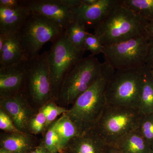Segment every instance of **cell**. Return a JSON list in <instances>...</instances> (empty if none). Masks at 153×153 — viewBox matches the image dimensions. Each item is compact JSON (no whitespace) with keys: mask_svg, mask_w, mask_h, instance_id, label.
Returning a JSON list of instances; mask_svg holds the SVG:
<instances>
[{"mask_svg":"<svg viewBox=\"0 0 153 153\" xmlns=\"http://www.w3.org/2000/svg\"><path fill=\"white\" fill-rule=\"evenodd\" d=\"M115 70L106 62L100 76L76 98L65 113L77 126L81 134L93 128L101 117L107 105V87Z\"/></svg>","mask_w":153,"mask_h":153,"instance_id":"6da1fadb","label":"cell"},{"mask_svg":"<svg viewBox=\"0 0 153 153\" xmlns=\"http://www.w3.org/2000/svg\"><path fill=\"white\" fill-rule=\"evenodd\" d=\"M148 22L126 7L120 0L94 29V34L104 46L145 36Z\"/></svg>","mask_w":153,"mask_h":153,"instance_id":"7a4b0ae2","label":"cell"},{"mask_svg":"<svg viewBox=\"0 0 153 153\" xmlns=\"http://www.w3.org/2000/svg\"><path fill=\"white\" fill-rule=\"evenodd\" d=\"M144 66L115 70L106 88L107 104L138 110Z\"/></svg>","mask_w":153,"mask_h":153,"instance_id":"3957f363","label":"cell"},{"mask_svg":"<svg viewBox=\"0 0 153 153\" xmlns=\"http://www.w3.org/2000/svg\"><path fill=\"white\" fill-rule=\"evenodd\" d=\"M105 62L100 63L94 55L83 58L74 65L63 79L58 97L67 105L87 90L102 73Z\"/></svg>","mask_w":153,"mask_h":153,"instance_id":"277c9868","label":"cell"},{"mask_svg":"<svg viewBox=\"0 0 153 153\" xmlns=\"http://www.w3.org/2000/svg\"><path fill=\"white\" fill-rule=\"evenodd\" d=\"M142 115L138 109L107 104L93 128L108 146H112L124 135L137 129Z\"/></svg>","mask_w":153,"mask_h":153,"instance_id":"5b68a950","label":"cell"},{"mask_svg":"<svg viewBox=\"0 0 153 153\" xmlns=\"http://www.w3.org/2000/svg\"><path fill=\"white\" fill-rule=\"evenodd\" d=\"M63 33L54 22L31 11L17 35L25 57L30 60L39 55L44 44L54 42Z\"/></svg>","mask_w":153,"mask_h":153,"instance_id":"8992f818","label":"cell"},{"mask_svg":"<svg viewBox=\"0 0 153 153\" xmlns=\"http://www.w3.org/2000/svg\"><path fill=\"white\" fill-rule=\"evenodd\" d=\"M84 51L74 47L65 32L52 42L47 60L52 93L58 96L63 79L71 68L83 58Z\"/></svg>","mask_w":153,"mask_h":153,"instance_id":"52a82bcc","label":"cell"},{"mask_svg":"<svg viewBox=\"0 0 153 153\" xmlns=\"http://www.w3.org/2000/svg\"><path fill=\"white\" fill-rule=\"evenodd\" d=\"M149 40L146 36L104 46L105 62L117 69L143 67L146 65Z\"/></svg>","mask_w":153,"mask_h":153,"instance_id":"ba28073f","label":"cell"},{"mask_svg":"<svg viewBox=\"0 0 153 153\" xmlns=\"http://www.w3.org/2000/svg\"><path fill=\"white\" fill-rule=\"evenodd\" d=\"M47 52L28 60L24 92L38 104L47 103L54 97L50 82Z\"/></svg>","mask_w":153,"mask_h":153,"instance_id":"9c48e42d","label":"cell"},{"mask_svg":"<svg viewBox=\"0 0 153 153\" xmlns=\"http://www.w3.org/2000/svg\"><path fill=\"white\" fill-rule=\"evenodd\" d=\"M25 3L32 12L54 22L63 32L75 21L71 8L60 0H25Z\"/></svg>","mask_w":153,"mask_h":153,"instance_id":"30bf717a","label":"cell"},{"mask_svg":"<svg viewBox=\"0 0 153 153\" xmlns=\"http://www.w3.org/2000/svg\"><path fill=\"white\" fill-rule=\"evenodd\" d=\"M28 64L25 59L12 65L0 66L1 98L24 92Z\"/></svg>","mask_w":153,"mask_h":153,"instance_id":"8fae6325","label":"cell"},{"mask_svg":"<svg viewBox=\"0 0 153 153\" xmlns=\"http://www.w3.org/2000/svg\"><path fill=\"white\" fill-rule=\"evenodd\" d=\"M0 107L10 117L20 131L26 133L34 112L24 92L6 98H1Z\"/></svg>","mask_w":153,"mask_h":153,"instance_id":"7c38bea8","label":"cell"},{"mask_svg":"<svg viewBox=\"0 0 153 153\" xmlns=\"http://www.w3.org/2000/svg\"><path fill=\"white\" fill-rule=\"evenodd\" d=\"M120 0H99L93 5L81 4L71 8L75 20L86 29L96 27L110 11L119 2Z\"/></svg>","mask_w":153,"mask_h":153,"instance_id":"4fadbf2b","label":"cell"},{"mask_svg":"<svg viewBox=\"0 0 153 153\" xmlns=\"http://www.w3.org/2000/svg\"><path fill=\"white\" fill-rule=\"evenodd\" d=\"M108 146L93 128L71 140L60 153H106Z\"/></svg>","mask_w":153,"mask_h":153,"instance_id":"5bb4252c","label":"cell"},{"mask_svg":"<svg viewBox=\"0 0 153 153\" xmlns=\"http://www.w3.org/2000/svg\"><path fill=\"white\" fill-rule=\"evenodd\" d=\"M31 13L25 0L15 8L0 7V34L6 36L18 34Z\"/></svg>","mask_w":153,"mask_h":153,"instance_id":"9a60e30c","label":"cell"},{"mask_svg":"<svg viewBox=\"0 0 153 153\" xmlns=\"http://www.w3.org/2000/svg\"><path fill=\"white\" fill-rule=\"evenodd\" d=\"M111 146L123 153H149L152 150L137 129L124 135Z\"/></svg>","mask_w":153,"mask_h":153,"instance_id":"2e32d148","label":"cell"},{"mask_svg":"<svg viewBox=\"0 0 153 153\" xmlns=\"http://www.w3.org/2000/svg\"><path fill=\"white\" fill-rule=\"evenodd\" d=\"M1 148L13 153H28L36 146L27 133H9L1 137Z\"/></svg>","mask_w":153,"mask_h":153,"instance_id":"e0dca14e","label":"cell"},{"mask_svg":"<svg viewBox=\"0 0 153 153\" xmlns=\"http://www.w3.org/2000/svg\"><path fill=\"white\" fill-rule=\"evenodd\" d=\"M25 59L17 34L8 36L0 51V66L12 65Z\"/></svg>","mask_w":153,"mask_h":153,"instance_id":"ac0fdd59","label":"cell"},{"mask_svg":"<svg viewBox=\"0 0 153 153\" xmlns=\"http://www.w3.org/2000/svg\"><path fill=\"white\" fill-rule=\"evenodd\" d=\"M138 110L142 115L153 113V79L150 67H143V81L140 95Z\"/></svg>","mask_w":153,"mask_h":153,"instance_id":"d6986e66","label":"cell"},{"mask_svg":"<svg viewBox=\"0 0 153 153\" xmlns=\"http://www.w3.org/2000/svg\"><path fill=\"white\" fill-rule=\"evenodd\" d=\"M55 124L60 141V153L71 140L81 133L76 124L65 114L55 120Z\"/></svg>","mask_w":153,"mask_h":153,"instance_id":"ffe728a7","label":"cell"},{"mask_svg":"<svg viewBox=\"0 0 153 153\" xmlns=\"http://www.w3.org/2000/svg\"><path fill=\"white\" fill-rule=\"evenodd\" d=\"M64 32L68 41L74 47L85 52V40L88 32L83 25L75 20L68 25Z\"/></svg>","mask_w":153,"mask_h":153,"instance_id":"44dd1931","label":"cell"},{"mask_svg":"<svg viewBox=\"0 0 153 153\" xmlns=\"http://www.w3.org/2000/svg\"><path fill=\"white\" fill-rule=\"evenodd\" d=\"M126 7L147 22L153 21V0H121Z\"/></svg>","mask_w":153,"mask_h":153,"instance_id":"7402d4cb","label":"cell"},{"mask_svg":"<svg viewBox=\"0 0 153 153\" xmlns=\"http://www.w3.org/2000/svg\"><path fill=\"white\" fill-rule=\"evenodd\" d=\"M55 121L47 128L43 143L41 144L51 153H58L60 152V141L55 130Z\"/></svg>","mask_w":153,"mask_h":153,"instance_id":"603a6c76","label":"cell"},{"mask_svg":"<svg viewBox=\"0 0 153 153\" xmlns=\"http://www.w3.org/2000/svg\"><path fill=\"white\" fill-rule=\"evenodd\" d=\"M137 131L151 148L153 147V113L142 115Z\"/></svg>","mask_w":153,"mask_h":153,"instance_id":"cb8c5ba5","label":"cell"},{"mask_svg":"<svg viewBox=\"0 0 153 153\" xmlns=\"http://www.w3.org/2000/svg\"><path fill=\"white\" fill-rule=\"evenodd\" d=\"M46 104L42 107L47 118L46 130L59 116L66 113L68 109L63 107L58 106L53 102H49Z\"/></svg>","mask_w":153,"mask_h":153,"instance_id":"d4e9b609","label":"cell"},{"mask_svg":"<svg viewBox=\"0 0 153 153\" xmlns=\"http://www.w3.org/2000/svg\"><path fill=\"white\" fill-rule=\"evenodd\" d=\"M47 118L41 107L38 113L34 114L28 125V130L34 134H38L46 130Z\"/></svg>","mask_w":153,"mask_h":153,"instance_id":"484cf974","label":"cell"},{"mask_svg":"<svg viewBox=\"0 0 153 153\" xmlns=\"http://www.w3.org/2000/svg\"><path fill=\"white\" fill-rule=\"evenodd\" d=\"M104 48V46L96 35L88 32L85 40V51H90L91 55L94 56L103 53Z\"/></svg>","mask_w":153,"mask_h":153,"instance_id":"4316f807","label":"cell"},{"mask_svg":"<svg viewBox=\"0 0 153 153\" xmlns=\"http://www.w3.org/2000/svg\"><path fill=\"white\" fill-rule=\"evenodd\" d=\"M0 128L9 133L22 132L16 127L10 117L1 108H0Z\"/></svg>","mask_w":153,"mask_h":153,"instance_id":"83f0119b","label":"cell"},{"mask_svg":"<svg viewBox=\"0 0 153 153\" xmlns=\"http://www.w3.org/2000/svg\"><path fill=\"white\" fill-rule=\"evenodd\" d=\"M23 3V0H1L0 7L6 8H15L21 6Z\"/></svg>","mask_w":153,"mask_h":153,"instance_id":"f1b7e54d","label":"cell"},{"mask_svg":"<svg viewBox=\"0 0 153 153\" xmlns=\"http://www.w3.org/2000/svg\"><path fill=\"white\" fill-rule=\"evenodd\" d=\"M146 64L153 69V40H149V49Z\"/></svg>","mask_w":153,"mask_h":153,"instance_id":"f546056e","label":"cell"},{"mask_svg":"<svg viewBox=\"0 0 153 153\" xmlns=\"http://www.w3.org/2000/svg\"><path fill=\"white\" fill-rule=\"evenodd\" d=\"M145 36L149 40H153V21L149 22L146 26Z\"/></svg>","mask_w":153,"mask_h":153,"instance_id":"4dcf8cb0","label":"cell"},{"mask_svg":"<svg viewBox=\"0 0 153 153\" xmlns=\"http://www.w3.org/2000/svg\"><path fill=\"white\" fill-rule=\"evenodd\" d=\"M62 4L68 6L69 7L73 8L80 5L82 4V0H60Z\"/></svg>","mask_w":153,"mask_h":153,"instance_id":"1f68e13d","label":"cell"},{"mask_svg":"<svg viewBox=\"0 0 153 153\" xmlns=\"http://www.w3.org/2000/svg\"><path fill=\"white\" fill-rule=\"evenodd\" d=\"M28 153H51L42 145L35 146Z\"/></svg>","mask_w":153,"mask_h":153,"instance_id":"d6a6232c","label":"cell"},{"mask_svg":"<svg viewBox=\"0 0 153 153\" xmlns=\"http://www.w3.org/2000/svg\"><path fill=\"white\" fill-rule=\"evenodd\" d=\"M7 36L4 34H0V51L1 50Z\"/></svg>","mask_w":153,"mask_h":153,"instance_id":"836d02e7","label":"cell"},{"mask_svg":"<svg viewBox=\"0 0 153 153\" xmlns=\"http://www.w3.org/2000/svg\"><path fill=\"white\" fill-rule=\"evenodd\" d=\"M99 0H82V4L88 6L93 5L96 4Z\"/></svg>","mask_w":153,"mask_h":153,"instance_id":"e575fe53","label":"cell"},{"mask_svg":"<svg viewBox=\"0 0 153 153\" xmlns=\"http://www.w3.org/2000/svg\"><path fill=\"white\" fill-rule=\"evenodd\" d=\"M106 153H123L118 150L117 149H116L111 146H108L107 150Z\"/></svg>","mask_w":153,"mask_h":153,"instance_id":"d590c367","label":"cell"},{"mask_svg":"<svg viewBox=\"0 0 153 153\" xmlns=\"http://www.w3.org/2000/svg\"><path fill=\"white\" fill-rule=\"evenodd\" d=\"M0 153H13L6 149L0 148Z\"/></svg>","mask_w":153,"mask_h":153,"instance_id":"8d00e7d4","label":"cell"},{"mask_svg":"<svg viewBox=\"0 0 153 153\" xmlns=\"http://www.w3.org/2000/svg\"><path fill=\"white\" fill-rule=\"evenodd\" d=\"M151 69V71H152V75L153 79V69Z\"/></svg>","mask_w":153,"mask_h":153,"instance_id":"74e56055","label":"cell"},{"mask_svg":"<svg viewBox=\"0 0 153 153\" xmlns=\"http://www.w3.org/2000/svg\"><path fill=\"white\" fill-rule=\"evenodd\" d=\"M149 153H153V151L152 150H151Z\"/></svg>","mask_w":153,"mask_h":153,"instance_id":"f35d334b","label":"cell"}]
</instances>
